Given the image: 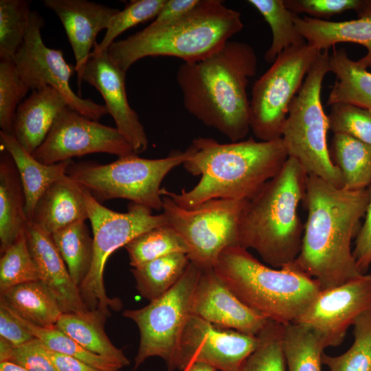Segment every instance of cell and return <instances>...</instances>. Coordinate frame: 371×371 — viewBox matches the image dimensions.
I'll return each instance as SVG.
<instances>
[{
	"label": "cell",
	"mask_w": 371,
	"mask_h": 371,
	"mask_svg": "<svg viewBox=\"0 0 371 371\" xmlns=\"http://www.w3.org/2000/svg\"><path fill=\"white\" fill-rule=\"evenodd\" d=\"M31 12L28 1H0L1 60H14L23 43Z\"/></svg>",
	"instance_id": "37"
},
{
	"label": "cell",
	"mask_w": 371,
	"mask_h": 371,
	"mask_svg": "<svg viewBox=\"0 0 371 371\" xmlns=\"http://www.w3.org/2000/svg\"><path fill=\"white\" fill-rule=\"evenodd\" d=\"M258 344L257 335L220 328L190 315L170 370L199 362L221 371H241Z\"/></svg>",
	"instance_id": "15"
},
{
	"label": "cell",
	"mask_w": 371,
	"mask_h": 371,
	"mask_svg": "<svg viewBox=\"0 0 371 371\" xmlns=\"http://www.w3.org/2000/svg\"><path fill=\"white\" fill-rule=\"evenodd\" d=\"M284 3L295 14L304 13L309 17L322 19L347 10L357 12L362 0H284Z\"/></svg>",
	"instance_id": "43"
},
{
	"label": "cell",
	"mask_w": 371,
	"mask_h": 371,
	"mask_svg": "<svg viewBox=\"0 0 371 371\" xmlns=\"http://www.w3.org/2000/svg\"><path fill=\"white\" fill-rule=\"evenodd\" d=\"M357 13V19L338 22L297 14L295 24L307 44L319 51L328 50L339 43L363 45L367 53L357 61L367 69L371 67V0H362Z\"/></svg>",
	"instance_id": "21"
},
{
	"label": "cell",
	"mask_w": 371,
	"mask_h": 371,
	"mask_svg": "<svg viewBox=\"0 0 371 371\" xmlns=\"http://www.w3.org/2000/svg\"><path fill=\"white\" fill-rule=\"evenodd\" d=\"M27 221L21 178L9 153L0 155V252L2 254L19 237Z\"/></svg>",
	"instance_id": "25"
},
{
	"label": "cell",
	"mask_w": 371,
	"mask_h": 371,
	"mask_svg": "<svg viewBox=\"0 0 371 371\" xmlns=\"http://www.w3.org/2000/svg\"><path fill=\"white\" fill-rule=\"evenodd\" d=\"M1 148L11 155L22 183L27 221L32 220L35 206L44 192L55 181L67 175L72 159L45 164L36 159L19 144L13 134L0 131Z\"/></svg>",
	"instance_id": "24"
},
{
	"label": "cell",
	"mask_w": 371,
	"mask_h": 371,
	"mask_svg": "<svg viewBox=\"0 0 371 371\" xmlns=\"http://www.w3.org/2000/svg\"><path fill=\"white\" fill-rule=\"evenodd\" d=\"M68 104L55 89L47 86L32 90L29 97L17 107L12 134L29 153L44 142L56 119Z\"/></svg>",
	"instance_id": "22"
},
{
	"label": "cell",
	"mask_w": 371,
	"mask_h": 371,
	"mask_svg": "<svg viewBox=\"0 0 371 371\" xmlns=\"http://www.w3.org/2000/svg\"><path fill=\"white\" fill-rule=\"evenodd\" d=\"M329 130L351 136L371 146V110L347 103L330 106Z\"/></svg>",
	"instance_id": "42"
},
{
	"label": "cell",
	"mask_w": 371,
	"mask_h": 371,
	"mask_svg": "<svg viewBox=\"0 0 371 371\" xmlns=\"http://www.w3.org/2000/svg\"><path fill=\"white\" fill-rule=\"evenodd\" d=\"M45 348L58 371H102L78 359L54 352L46 346Z\"/></svg>",
	"instance_id": "48"
},
{
	"label": "cell",
	"mask_w": 371,
	"mask_h": 371,
	"mask_svg": "<svg viewBox=\"0 0 371 371\" xmlns=\"http://www.w3.org/2000/svg\"><path fill=\"white\" fill-rule=\"evenodd\" d=\"M14 346L2 337H0V362L10 360Z\"/></svg>",
	"instance_id": "49"
},
{
	"label": "cell",
	"mask_w": 371,
	"mask_h": 371,
	"mask_svg": "<svg viewBox=\"0 0 371 371\" xmlns=\"http://www.w3.org/2000/svg\"><path fill=\"white\" fill-rule=\"evenodd\" d=\"M30 87L20 76L14 60L0 62V127L12 134L14 115Z\"/></svg>",
	"instance_id": "41"
},
{
	"label": "cell",
	"mask_w": 371,
	"mask_h": 371,
	"mask_svg": "<svg viewBox=\"0 0 371 371\" xmlns=\"http://www.w3.org/2000/svg\"><path fill=\"white\" fill-rule=\"evenodd\" d=\"M44 20L32 11L23 43L14 57L17 71L31 90L49 86L57 90L68 106L81 115L98 121L108 113L104 105L76 95L70 86L75 65L68 64L60 49L47 47L41 36Z\"/></svg>",
	"instance_id": "13"
},
{
	"label": "cell",
	"mask_w": 371,
	"mask_h": 371,
	"mask_svg": "<svg viewBox=\"0 0 371 371\" xmlns=\"http://www.w3.org/2000/svg\"><path fill=\"white\" fill-rule=\"evenodd\" d=\"M307 176L300 163L289 157L241 212L238 245L256 251L271 267L293 263L300 253L304 225L298 207L304 201Z\"/></svg>",
	"instance_id": "4"
},
{
	"label": "cell",
	"mask_w": 371,
	"mask_h": 371,
	"mask_svg": "<svg viewBox=\"0 0 371 371\" xmlns=\"http://www.w3.org/2000/svg\"><path fill=\"white\" fill-rule=\"evenodd\" d=\"M14 315L35 338L54 352L71 357L102 371H119L124 367L114 359L87 350L55 327H39Z\"/></svg>",
	"instance_id": "35"
},
{
	"label": "cell",
	"mask_w": 371,
	"mask_h": 371,
	"mask_svg": "<svg viewBox=\"0 0 371 371\" xmlns=\"http://www.w3.org/2000/svg\"><path fill=\"white\" fill-rule=\"evenodd\" d=\"M200 2L201 0H166L151 23L160 25L175 21L192 11Z\"/></svg>",
	"instance_id": "47"
},
{
	"label": "cell",
	"mask_w": 371,
	"mask_h": 371,
	"mask_svg": "<svg viewBox=\"0 0 371 371\" xmlns=\"http://www.w3.org/2000/svg\"><path fill=\"white\" fill-rule=\"evenodd\" d=\"M75 284L80 286L88 274L93 260V244L85 221L74 223L52 234Z\"/></svg>",
	"instance_id": "32"
},
{
	"label": "cell",
	"mask_w": 371,
	"mask_h": 371,
	"mask_svg": "<svg viewBox=\"0 0 371 371\" xmlns=\"http://www.w3.org/2000/svg\"><path fill=\"white\" fill-rule=\"evenodd\" d=\"M330 71L336 76L327 105L347 103L371 110V73L350 58L345 49H333Z\"/></svg>",
	"instance_id": "28"
},
{
	"label": "cell",
	"mask_w": 371,
	"mask_h": 371,
	"mask_svg": "<svg viewBox=\"0 0 371 371\" xmlns=\"http://www.w3.org/2000/svg\"><path fill=\"white\" fill-rule=\"evenodd\" d=\"M200 273L201 269L190 262L182 277L167 292L142 308L124 311L123 316L133 320L139 331L134 368L149 357H159L170 370L191 315L192 296Z\"/></svg>",
	"instance_id": "12"
},
{
	"label": "cell",
	"mask_w": 371,
	"mask_h": 371,
	"mask_svg": "<svg viewBox=\"0 0 371 371\" xmlns=\"http://www.w3.org/2000/svg\"><path fill=\"white\" fill-rule=\"evenodd\" d=\"M40 280L39 272L29 248L25 229L0 259V292L12 286Z\"/></svg>",
	"instance_id": "38"
},
{
	"label": "cell",
	"mask_w": 371,
	"mask_h": 371,
	"mask_svg": "<svg viewBox=\"0 0 371 371\" xmlns=\"http://www.w3.org/2000/svg\"><path fill=\"white\" fill-rule=\"evenodd\" d=\"M0 371H27L22 366L8 361L0 362Z\"/></svg>",
	"instance_id": "51"
},
{
	"label": "cell",
	"mask_w": 371,
	"mask_h": 371,
	"mask_svg": "<svg viewBox=\"0 0 371 371\" xmlns=\"http://www.w3.org/2000/svg\"><path fill=\"white\" fill-rule=\"evenodd\" d=\"M319 52L308 44L289 47L254 83L250 130L260 141L281 138L291 104Z\"/></svg>",
	"instance_id": "11"
},
{
	"label": "cell",
	"mask_w": 371,
	"mask_h": 371,
	"mask_svg": "<svg viewBox=\"0 0 371 371\" xmlns=\"http://www.w3.org/2000/svg\"><path fill=\"white\" fill-rule=\"evenodd\" d=\"M191 315L220 328L257 335L267 321L244 304L216 274L201 269L191 304Z\"/></svg>",
	"instance_id": "18"
},
{
	"label": "cell",
	"mask_w": 371,
	"mask_h": 371,
	"mask_svg": "<svg viewBox=\"0 0 371 371\" xmlns=\"http://www.w3.org/2000/svg\"><path fill=\"white\" fill-rule=\"evenodd\" d=\"M46 8L60 20L75 57L78 86L96 43V37L108 27L111 18L120 10L87 0H45Z\"/></svg>",
	"instance_id": "19"
},
{
	"label": "cell",
	"mask_w": 371,
	"mask_h": 371,
	"mask_svg": "<svg viewBox=\"0 0 371 371\" xmlns=\"http://www.w3.org/2000/svg\"><path fill=\"white\" fill-rule=\"evenodd\" d=\"M186 170L201 176L192 188L180 193L161 188L180 207L192 208L212 199L247 201L281 169L289 157L283 139L256 141L252 137L221 144L197 137L188 148Z\"/></svg>",
	"instance_id": "2"
},
{
	"label": "cell",
	"mask_w": 371,
	"mask_h": 371,
	"mask_svg": "<svg viewBox=\"0 0 371 371\" xmlns=\"http://www.w3.org/2000/svg\"><path fill=\"white\" fill-rule=\"evenodd\" d=\"M89 219L85 190L67 175L53 182L39 198L34 225L52 234L78 221Z\"/></svg>",
	"instance_id": "23"
},
{
	"label": "cell",
	"mask_w": 371,
	"mask_h": 371,
	"mask_svg": "<svg viewBox=\"0 0 371 371\" xmlns=\"http://www.w3.org/2000/svg\"><path fill=\"white\" fill-rule=\"evenodd\" d=\"M10 361L27 371H58L47 355L45 346L36 338L14 346Z\"/></svg>",
	"instance_id": "44"
},
{
	"label": "cell",
	"mask_w": 371,
	"mask_h": 371,
	"mask_svg": "<svg viewBox=\"0 0 371 371\" xmlns=\"http://www.w3.org/2000/svg\"><path fill=\"white\" fill-rule=\"evenodd\" d=\"M0 337H3L14 346L22 345L35 339L16 316L1 302Z\"/></svg>",
	"instance_id": "46"
},
{
	"label": "cell",
	"mask_w": 371,
	"mask_h": 371,
	"mask_svg": "<svg viewBox=\"0 0 371 371\" xmlns=\"http://www.w3.org/2000/svg\"><path fill=\"white\" fill-rule=\"evenodd\" d=\"M365 221L361 226L355 243L352 254L360 273H367L371 265V185Z\"/></svg>",
	"instance_id": "45"
},
{
	"label": "cell",
	"mask_w": 371,
	"mask_h": 371,
	"mask_svg": "<svg viewBox=\"0 0 371 371\" xmlns=\"http://www.w3.org/2000/svg\"><path fill=\"white\" fill-rule=\"evenodd\" d=\"M125 77L126 72L112 61L108 51L91 52L83 72L82 81L100 93L116 128L131 144L135 153L139 154L147 149L148 140L138 115L128 101Z\"/></svg>",
	"instance_id": "17"
},
{
	"label": "cell",
	"mask_w": 371,
	"mask_h": 371,
	"mask_svg": "<svg viewBox=\"0 0 371 371\" xmlns=\"http://www.w3.org/2000/svg\"><path fill=\"white\" fill-rule=\"evenodd\" d=\"M329 151L341 174L343 188L357 190L371 185L370 145L345 134L334 133Z\"/></svg>",
	"instance_id": "29"
},
{
	"label": "cell",
	"mask_w": 371,
	"mask_h": 371,
	"mask_svg": "<svg viewBox=\"0 0 371 371\" xmlns=\"http://www.w3.org/2000/svg\"><path fill=\"white\" fill-rule=\"evenodd\" d=\"M85 199L92 227L93 252L90 270L79 291L87 309L98 310L109 316V309L119 310L122 302L109 297L106 293L104 270L108 258L139 234L167 225V222L163 213L153 214L152 210L134 203L122 213L102 205L86 190Z\"/></svg>",
	"instance_id": "9"
},
{
	"label": "cell",
	"mask_w": 371,
	"mask_h": 371,
	"mask_svg": "<svg viewBox=\"0 0 371 371\" xmlns=\"http://www.w3.org/2000/svg\"><path fill=\"white\" fill-rule=\"evenodd\" d=\"M283 325L267 321L257 335L258 344L245 360L241 371H285L282 349Z\"/></svg>",
	"instance_id": "40"
},
{
	"label": "cell",
	"mask_w": 371,
	"mask_h": 371,
	"mask_svg": "<svg viewBox=\"0 0 371 371\" xmlns=\"http://www.w3.org/2000/svg\"><path fill=\"white\" fill-rule=\"evenodd\" d=\"M329 58L328 50L318 54L291 104L281 137L289 157L296 159L308 175L342 188L341 174L328 148V115L321 100L324 77L330 72Z\"/></svg>",
	"instance_id": "7"
},
{
	"label": "cell",
	"mask_w": 371,
	"mask_h": 371,
	"mask_svg": "<svg viewBox=\"0 0 371 371\" xmlns=\"http://www.w3.org/2000/svg\"><path fill=\"white\" fill-rule=\"evenodd\" d=\"M188 155L187 148L159 159H144L134 154L107 164L73 161L67 175L99 202L125 199L152 210H161V183Z\"/></svg>",
	"instance_id": "8"
},
{
	"label": "cell",
	"mask_w": 371,
	"mask_h": 371,
	"mask_svg": "<svg viewBox=\"0 0 371 371\" xmlns=\"http://www.w3.org/2000/svg\"><path fill=\"white\" fill-rule=\"evenodd\" d=\"M327 348L323 338L296 322L283 325L282 349L288 371H322V357Z\"/></svg>",
	"instance_id": "30"
},
{
	"label": "cell",
	"mask_w": 371,
	"mask_h": 371,
	"mask_svg": "<svg viewBox=\"0 0 371 371\" xmlns=\"http://www.w3.org/2000/svg\"><path fill=\"white\" fill-rule=\"evenodd\" d=\"M133 267L173 253L188 255L189 249L182 237L168 225L146 231L124 246Z\"/></svg>",
	"instance_id": "34"
},
{
	"label": "cell",
	"mask_w": 371,
	"mask_h": 371,
	"mask_svg": "<svg viewBox=\"0 0 371 371\" xmlns=\"http://www.w3.org/2000/svg\"><path fill=\"white\" fill-rule=\"evenodd\" d=\"M0 302L23 319L43 328L55 327L63 313L54 295L40 280L1 292Z\"/></svg>",
	"instance_id": "26"
},
{
	"label": "cell",
	"mask_w": 371,
	"mask_h": 371,
	"mask_svg": "<svg viewBox=\"0 0 371 371\" xmlns=\"http://www.w3.org/2000/svg\"><path fill=\"white\" fill-rule=\"evenodd\" d=\"M25 232L39 272L40 281L54 295L63 313L89 310L82 299L78 286L70 277L52 235L29 221L25 225Z\"/></svg>",
	"instance_id": "20"
},
{
	"label": "cell",
	"mask_w": 371,
	"mask_h": 371,
	"mask_svg": "<svg viewBox=\"0 0 371 371\" xmlns=\"http://www.w3.org/2000/svg\"><path fill=\"white\" fill-rule=\"evenodd\" d=\"M353 326L354 341L345 352L323 353L322 364L329 371H371V312L359 317Z\"/></svg>",
	"instance_id": "36"
},
{
	"label": "cell",
	"mask_w": 371,
	"mask_h": 371,
	"mask_svg": "<svg viewBox=\"0 0 371 371\" xmlns=\"http://www.w3.org/2000/svg\"><path fill=\"white\" fill-rule=\"evenodd\" d=\"M97 153L118 157L136 154L116 128L89 119L68 106L58 115L44 142L32 155L40 162L51 165Z\"/></svg>",
	"instance_id": "14"
},
{
	"label": "cell",
	"mask_w": 371,
	"mask_h": 371,
	"mask_svg": "<svg viewBox=\"0 0 371 371\" xmlns=\"http://www.w3.org/2000/svg\"><path fill=\"white\" fill-rule=\"evenodd\" d=\"M107 315L98 310L63 313L55 328L75 340L87 350L112 359L124 367L129 361L122 350L117 348L104 331Z\"/></svg>",
	"instance_id": "27"
},
{
	"label": "cell",
	"mask_w": 371,
	"mask_h": 371,
	"mask_svg": "<svg viewBox=\"0 0 371 371\" xmlns=\"http://www.w3.org/2000/svg\"><path fill=\"white\" fill-rule=\"evenodd\" d=\"M243 27L241 14L221 0H201L185 16L169 23H150L108 49L112 61L126 72L148 56H171L183 63L203 59L221 49Z\"/></svg>",
	"instance_id": "5"
},
{
	"label": "cell",
	"mask_w": 371,
	"mask_h": 371,
	"mask_svg": "<svg viewBox=\"0 0 371 371\" xmlns=\"http://www.w3.org/2000/svg\"><path fill=\"white\" fill-rule=\"evenodd\" d=\"M214 271L247 308L282 325L297 322L322 291L293 263L273 268L240 245L223 249Z\"/></svg>",
	"instance_id": "6"
},
{
	"label": "cell",
	"mask_w": 371,
	"mask_h": 371,
	"mask_svg": "<svg viewBox=\"0 0 371 371\" xmlns=\"http://www.w3.org/2000/svg\"><path fill=\"white\" fill-rule=\"evenodd\" d=\"M247 2L260 13L271 30V44L265 54L267 63H273L278 56L289 47L307 44L296 29L297 14L285 6L284 0H249Z\"/></svg>",
	"instance_id": "33"
},
{
	"label": "cell",
	"mask_w": 371,
	"mask_h": 371,
	"mask_svg": "<svg viewBox=\"0 0 371 371\" xmlns=\"http://www.w3.org/2000/svg\"><path fill=\"white\" fill-rule=\"evenodd\" d=\"M182 371H216V369L206 363L197 362L189 365Z\"/></svg>",
	"instance_id": "50"
},
{
	"label": "cell",
	"mask_w": 371,
	"mask_h": 371,
	"mask_svg": "<svg viewBox=\"0 0 371 371\" xmlns=\"http://www.w3.org/2000/svg\"><path fill=\"white\" fill-rule=\"evenodd\" d=\"M161 196L167 225L185 240L190 261L201 269H214L223 249L239 245L238 224L247 201L212 199L184 208Z\"/></svg>",
	"instance_id": "10"
},
{
	"label": "cell",
	"mask_w": 371,
	"mask_h": 371,
	"mask_svg": "<svg viewBox=\"0 0 371 371\" xmlns=\"http://www.w3.org/2000/svg\"><path fill=\"white\" fill-rule=\"evenodd\" d=\"M257 65L254 48L234 41L203 59L183 63L176 80L184 108L232 142L244 139L250 131L247 88Z\"/></svg>",
	"instance_id": "3"
},
{
	"label": "cell",
	"mask_w": 371,
	"mask_h": 371,
	"mask_svg": "<svg viewBox=\"0 0 371 371\" xmlns=\"http://www.w3.org/2000/svg\"><path fill=\"white\" fill-rule=\"evenodd\" d=\"M190 262L186 254L173 253L133 268L135 288L142 297L154 300L179 280Z\"/></svg>",
	"instance_id": "31"
},
{
	"label": "cell",
	"mask_w": 371,
	"mask_h": 371,
	"mask_svg": "<svg viewBox=\"0 0 371 371\" xmlns=\"http://www.w3.org/2000/svg\"><path fill=\"white\" fill-rule=\"evenodd\" d=\"M371 312V274H361L337 286L322 290L296 323L323 338L326 348L341 344L350 326Z\"/></svg>",
	"instance_id": "16"
},
{
	"label": "cell",
	"mask_w": 371,
	"mask_h": 371,
	"mask_svg": "<svg viewBox=\"0 0 371 371\" xmlns=\"http://www.w3.org/2000/svg\"><path fill=\"white\" fill-rule=\"evenodd\" d=\"M166 0L131 1L122 10L110 19L104 36L100 43H95L91 52L102 53L115 41L121 34L137 25L155 19Z\"/></svg>",
	"instance_id": "39"
},
{
	"label": "cell",
	"mask_w": 371,
	"mask_h": 371,
	"mask_svg": "<svg viewBox=\"0 0 371 371\" xmlns=\"http://www.w3.org/2000/svg\"><path fill=\"white\" fill-rule=\"evenodd\" d=\"M370 190H348L308 175L304 202L307 218L300 253L293 262L318 282L322 290L361 275L351 241L365 216Z\"/></svg>",
	"instance_id": "1"
}]
</instances>
